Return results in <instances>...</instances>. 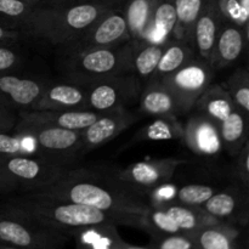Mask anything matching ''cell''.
<instances>
[{
  "label": "cell",
  "instance_id": "6da1fadb",
  "mask_svg": "<svg viewBox=\"0 0 249 249\" xmlns=\"http://www.w3.org/2000/svg\"><path fill=\"white\" fill-rule=\"evenodd\" d=\"M36 194L123 216L140 230L143 228V214L152 206L147 195L129 186L118 177L117 168L104 165L72 168L57 182Z\"/></svg>",
  "mask_w": 249,
  "mask_h": 249
},
{
  "label": "cell",
  "instance_id": "7a4b0ae2",
  "mask_svg": "<svg viewBox=\"0 0 249 249\" xmlns=\"http://www.w3.org/2000/svg\"><path fill=\"white\" fill-rule=\"evenodd\" d=\"M0 213L66 233L71 238L75 231L88 226L113 224L135 228L133 221L123 216L36 192H24L23 195L5 199L0 204Z\"/></svg>",
  "mask_w": 249,
  "mask_h": 249
},
{
  "label": "cell",
  "instance_id": "3957f363",
  "mask_svg": "<svg viewBox=\"0 0 249 249\" xmlns=\"http://www.w3.org/2000/svg\"><path fill=\"white\" fill-rule=\"evenodd\" d=\"M123 2L124 0H109L68 6L36 5L19 32L23 38L28 36L60 49L79 38L102 15Z\"/></svg>",
  "mask_w": 249,
  "mask_h": 249
},
{
  "label": "cell",
  "instance_id": "277c9868",
  "mask_svg": "<svg viewBox=\"0 0 249 249\" xmlns=\"http://www.w3.org/2000/svg\"><path fill=\"white\" fill-rule=\"evenodd\" d=\"M131 48L133 39L113 48L97 49L78 55L57 56L56 67L62 80L88 87L112 75L131 74Z\"/></svg>",
  "mask_w": 249,
  "mask_h": 249
},
{
  "label": "cell",
  "instance_id": "5b68a950",
  "mask_svg": "<svg viewBox=\"0 0 249 249\" xmlns=\"http://www.w3.org/2000/svg\"><path fill=\"white\" fill-rule=\"evenodd\" d=\"M14 133L28 138L32 141L36 157L46 162L74 168L73 165L75 162L85 155L79 130L63 128H31Z\"/></svg>",
  "mask_w": 249,
  "mask_h": 249
},
{
  "label": "cell",
  "instance_id": "8992f818",
  "mask_svg": "<svg viewBox=\"0 0 249 249\" xmlns=\"http://www.w3.org/2000/svg\"><path fill=\"white\" fill-rule=\"evenodd\" d=\"M123 4L102 15L82 36L63 48L56 49L57 56L78 55L97 49L113 48L130 40Z\"/></svg>",
  "mask_w": 249,
  "mask_h": 249
},
{
  "label": "cell",
  "instance_id": "52a82bcc",
  "mask_svg": "<svg viewBox=\"0 0 249 249\" xmlns=\"http://www.w3.org/2000/svg\"><path fill=\"white\" fill-rule=\"evenodd\" d=\"M215 71L209 61L196 56L160 82L173 92L184 114L187 116L192 112L197 100L212 85Z\"/></svg>",
  "mask_w": 249,
  "mask_h": 249
},
{
  "label": "cell",
  "instance_id": "ba28073f",
  "mask_svg": "<svg viewBox=\"0 0 249 249\" xmlns=\"http://www.w3.org/2000/svg\"><path fill=\"white\" fill-rule=\"evenodd\" d=\"M68 235L0 213V242L19 249H63Z\"/></svg>",
  "mask_w": 249,
  "mask_h": 249
},
{
  "label": "cell",
  "instance_id": "9c48e42d",
  "mask_svg": "<svg viewBox=\"0 0 249 249\" xmlns=\"http://www.w3.org/2000/svg\"><path fill=\"white\" fill-rule=\"evenodd\" d=\"M88 89L89 109L104 113L139 102L143 83L134 74H119L91 83Z\"/></svg>",
  "mask_w": 249,
  "mask_h": 249
},
{
  "label": "cell",
  "instance_id": "30bf717a",
  "mask_svg": "<svg viewBox=\"0 0 249 249\" xmlns=\"http://www.w3.org/2000/svg\"><path fill=\"white\" fill-rule=\"evenodd\" d=\"M4 168L24 192H38L57 182L72 168L46 162L34 156H14L0 158Z\"/></svg>",
  "mask_w": 249,
  "mask_h": 249
},
{
  "label": "cell",
  "instance_id": "8fae6325",
  "mask_svg": "<svg viewBox=\"0 0 249 249\" xmlns=\"http://www.w3.org/2000/svg\"><path fill=\"white\" fill-rule=\"evenodd\" d=\"M182 160L177 158L143 160L125 169H118V177L129 186L147 195L169 184Z\"/></svg>",
  "mask_w": 249,
  "mask_h": 249
},
{
  "label": "cell",
  "instance_id": "7c38bea8",
  "mask_svg": "<svg viewBox=\"0 0 249 249\" xmlns=\"http://www.w3.org/2000/svg\"><path fill=\"white\" fill-rule=\"evenodd\" d=\"M202 208L221 223L249 228V190L243 185L216 191Z\"/></svg>",
  "mask_w": 249,
  "mask_h": 249
},
{
  "label": "cell",
  "instance_id": "4fadbf2b",
  "mask_svg": "<svg viewBox=\"0 0 249 249\" xmlns=\"http://www.w3.org/2000/svg\"><path fill=\"white\" fill-rule=\"evenodd\" d=\"M182 142L194 155L215 158L224 151L219 126L198 112H190L184 123Z\"/></svg>",
  "mask_w": 249,
  "mask_h": 249
},
{
  "label": "cell",
  "instance_id": "5bb4252c",
  "mask_svg": "<svg viewBox=\"0 0 249 249\" xmlns=\"http://www.w3.org/2000/svg\"><path fill=\"white\" fill-rule=\"evenodd\" d=\"M101 113L95 111H19L14 131L31 128H63L83 130L94 123Z\"/></svg>",
  "mask_w": 249,
  "mask_h": 249
},
{
  "label": "cell",
  "instance_id": "9a60e30c",
  "mask_svg": "<svg viewBox=\"0 0 249 249\" xmlns=\"http://www.w3.org/2000/svg\"><path fill=\"white\" fill-rule=\"evenodd\" d=\"M87 111L89 109V89L75 83L48 80L38 101L29 111ZM90 111V109H89Z\"/></svg>",
  "mask_w": 249,
  "mask_h": 249
},
{
  "label": "cell",
  "instance_id": "2e32d148",
  "mask_svg": "<svg viewBox=\"0 0 249 249\" xmlns=\"http://www.w3.org/2000/svg\"><path fill=\"white\" fill-rule=\"evenodd\" d=\"M49 79L0 73V105L14 111H29L38 101Z\"/></svg>",
  "mask_w": 249,
  "mask_h": 249
},
{
  "label": "cell",
  "instance_id": "e0dca14e",
  "mask_svg": "<svg viewBox=\"0 0 249 249\" xmlns=\"http://www.w3.org/2000/svg\"><path fill=\"white\" fill-rule=\"evenodd\" d=\"M138 114L129 108H116L101 113L94 123L80 130L85 155L100 146L108 143L138 122Z\"/></svg>",
  "mask_w": 249,
  "mask_h": 249
},
{
  "label": "cell",
  "instance_id": "ac0fdd59",
  "mask_svg": "<svg viewBox=\"0 0 249 249\" xmlns=\"http://www.w3.org/2000/svg\"><path fill=\"white\" fill-rule=\"evenodd\" d=\"M249 49L247 32L242 26L223 18L216 38L211 63L215 70H223L235 65Z\"/></svg>",
  "mask_w": 249,
  "mask_h": 249
},
{
  "label": "cell",
  "instance_id": "d6986e66",
  "mask_svg": "<svg viewBox=\"0 0 249 249\" xmlns=\"http://www.w3.org/2000/svg\"><path fill=\"white\" fill-rule=\"evenodd\" d=\"M223 18L216 0H209L196 21L192 33V45L198 57L211 62Z\"/></svg>",
  "mask_w": 249,
  "mask_h": 249
},
{
  "label": "cell",
  "instance_id": "ffe728a7",
  "mask_svg": "<svg viewBox=\"0 0 249 249\" xmlns=\"http://www.w3.org/2000/svg\"><path fill=\"white\" fill-rule=\"evenodd\" d=\"M139 108L145 116L157 117H185L177 97L160 80H150L143 84L139 99Z\"/></svg>",
  "mask_w": 249,
  "mask_h": 249
},
{
  "label": "cell",
  "instance_id": "44dd1931",
  "mask_svg": "<svg viewBox=\"0 0 249 249\" xmlns=\"http://www.w3.org/2000/svg\"><path fill=\"white\" fill-rule=\"evenodd\" d=\"M167 41H152L148 39L134 40L133 39L130 71L131 74L136 75L143 84L150 82L155 75Z\"/></svg>",
  "mask_w": 249,
  "mask_h": 249
},
{
  "label": "cell",
  "instance_id": "7402d4cb",
  "mask_svg": "<svg viewBox=\"0 0 249 249\" xmlns=\"http://www.w3.org/2000/svg\"><path fill=\"white\" fill-rule=\"evenodd\" d=\"M245 229L216 223L199 229L195 233L198 249H241Z\"/></svg>",
  "mask_w": 249,
  "mask_h": 249
},
{
  "label": "cell",
  "instance_id": "603a6c76",
  "mask_svg": "<svg viewBox=\"0 0 249 249\" xmlns=\"http://www.w3.org/2000/svg\"><path fill=\"white\" fill-rule=\"evenodd\" d=\"M236 107L223 84H212L197 100L192 111L203 114L219 125Z\"/></svg>",
  "mask_w": 249,
  "mask_h": 249
},
{
  "label": "cell",
  "instance_id": "cb8c5ba5",
  "mask_svg": "<svg viewBox=\"0 0 249 249\" xmlns=\"http://www.w3.org/2000/svg\"><path fill=\"white\" fill-rule=\"evenodd\" d=\"M156 4L157 0H124L122 7L128 23L130 39L150 40Z\"/></svg>",
  "mask_w": 249,
  "mask_h": 249
},
{
  "label": "cell",
  "instance_id": "d4e9b609",
  "mask_svg": "<svg viewBox=\"0 0 249 249\" xmlns=\"http://www.w3.org/2000/svg\"><path fill=\"white\" fill-rule=\"evenodd\" d=\"M156 204L162 207L172 216V219L179 226L181 232L187 233V235L195 236V233L204 226L221 223V221L216 220L215 218L209 215L202 207L184 206V204L173 201L160 202V203Z\"/></svg>",
  "mask_w": 249,
  "mask_h": 249
},
{
  "label": "cell",
  "instance_id": "484cf974",
  "mask_svg": "<svg viewBox=\"0 0 249 249\" xmlns=\"http://www.w3.org/2000/svg\"><path fill=\"white\" fill-rule=\"evenodd\" d=\"M218 126L224 151L236 157L249 139V117L236 107Z\"/></svg>",
  "mask_w": 249,
  "mask_h": 249
},
{
  "label": "cell",
  "instance_id": "4316f807",
  "mask_svg": "<svg viewBox=\"0 0 249 249\" xmlns=\"http://www.w3.org/2000/svg\"><path fill=\"white\" fill-rule=\"evenodd\" d=\"M72 238L75 249H117L123 241L113 224L83 228L75 231Z\"/></svg>",
  "mask_w": 249,
  "mask_h": 249
},
{
  "label": "cell",
  "instance_id": "83f0119b",
  "mask_svg": "<svg viewBox=\"0 0 249 249\" xmlns=\"http://www.w3.org/2000/svg\"><path fill=\"white\" fill-rule=\"evenodd\" d=\"M196 56V51H195L192 44L170 38L167 41V45L163 51L157 70H156L155 75L151 80H160L168 77L172 73L177 72L179 68L186 65L189 61H191Z\"/></svg>",
  "mask_w": 249,
  "mask_h": 249
},
{
  "label": "cell",
  "instance_id": "f1b7e54d",
  "mask_svg": "<svg viewBox=\"0 0 249 249\" xmlns=\"http://www.w3.org/2000/svg\"><path fill=\"white\" fill-rule=\"evenodd\" d=\"M209 0H175L177 24L172 38L192 44V33L199 15Z\"/></svg>",
  "mask_w": 249,
  "mask_h": 249
},
{
  "label": "cell",
  "instance_id": "f546056e",
  "mask_svg": "<svg viewBox=\"0 0 249 249\" xmlns=\"http://www.w3.org/2000/svg\"><path fill=\"white\" fill-rule=\"evenodd\" d=\"M184 123L178 117H157L139 130L135 141L182 140Z\"/></svg>",
  "mask_w": 249,
  "mask_h": 249
},
{
  "label": "cell",
  "instance_id": "4dcf8cb0",
  "mask_svg": "<svg viewBox=\"0 0 249 249\" xmlns=\"http://www.w3.org/2000/svg\"><path fill=\"white\" fill-rule=\"evenodd\" d=\"M175 24H177L175 0H157L153 11L150 40L167 41L168 39L172 38Z\"/></svg>",
  "mask_w": 249,
  "mask_h": 249
},
{
  "label": "cell",
  "instance_id": "1f68e13d",
  "mask_svg": "<svg viewBox=\"0 0 249 249\" xmlns=\"http://www.w3.org/2000/svg\"><path fill=\"white\" fill-rule=\"evenodd\" d=\"M142 231L147 232L151 238L182 233L172 216L157 204H152L151 208L143 214Z\"/></svg>",
  "mask_w": 249,
  "mask_h": 249
},
{
  "label": "cell",
  "instance_id": "d6a6232c",
  "mask_svg": "<svg viewBox=\"0 0 249 249\" xmlns=\"http://www.w3.org/2000/svg\"><path fill=\"white\" fill-rule=\"evenodd\" d=\"M34 6L23 0H0V26L21 31Z\"/></svg>",
  "mask_w": 249,
  "mask_h": 249
},
{
  "label": "cell",
  "instance_id": "836d02e7",
  "mask_svg": "<svg viewBox=\"0 0 249 249\" xmlns=\"http://www.w3.org/2000/svg\"><path fill=\"white\" fill-rule=\"evenodd\" d=\"M233 104L249 117V72L247 70H237L225 83Z\"/></svg>",
  "mask_w": 249,
  "mask_h": 249
},
{
  "label": "cell",
  "instance_id": "e575fe53",
  "mask_svg": "<svg viewBox=\"0 0 249 249\" xmlns=\"http://www.w3.org/2000/svg\"><path fill=\"white\" fill-rule=\"evenodd\" d=\"M14 156H34L32 141L26 136L10 131H0V158L14 157Z\"/></svg>",
  "mask_w": 249,
  "mask_h": 249
},
{
  "label": "cell",
  "instance_id": "d590c367",
  "mask_svg": "<svg viewBox=\"0 0 249 249\" xmlns=\"http://www.w3.org/2000/svg\"><path fill=\"white\" fill-rule=\"evenodd\" d=\"M218 190L211 185L190 184L185 185L177 192L175 201L177 203L190 207H202Z\"/></svg>",
  "mask_w": 249,
  "mask_h": 249
},
{
  "label": "cell",
  "instance_id": "8d00e7d4",
  "mask_svg": "<svg viewBox=\"0 0 249 249\" xmlns=\"http://www.w3.org/2000/svg\"><path fill=\"white\" fill-rule=\"evenodd\" d=\"M216 2L224 18L242 26L249 39V0H216Z\"/></svg>",
  "mask_w": 249,
  "mask_h": 249
},
{
  "label": "cell",
  "instance_id": "74e56055",
  "mask_svg": "<svg viewBox=\"0 0 249 249\" xmlns=\"http://www.w3.org/2000/svg\"><path fill=\"white\" fill-rule=\"evenodd\" d=\"M150 247L152 249H198L195 236L187 233H175L151 238Z\"/></svg>",
  "mask_w": 249,
  "mask_h": 249
},
{
  "label": "cell",
  "instance_id": "f35d334b",
  "mask_svg": "<svg viewBox=\"0 0 249 249\" xmlns=\"http://www.w3.org/2000/svg\"><path fill=\"white\" fill-rule=\"evenodd\" d=\"M24 55L17 44L0 43V73H17L23 67Z\"/></svg>",
  "mask_w": 249,
  "mask_h": 249
},
{
  "label": "cell",
  "instance_id": "ab89813d",
  "mask_svg": "<svg viewBox=\"0 0 249 249\" xmlns=\"http://www.w3.org/2000/svg\"><path fill=\"white\" fill-rule=\"evenodd\" d=\"M236 175L240 184L249 189V139L236 156Z\"/></svg>",
  "mask_w": 249,
  "mask_h": 249
},
{
  "label": "cell",
  "instance_id": "60d3db41",
  "mask_svg": "<svg viewBox=\"0 0 249 249\" xmlns=\"http://www.w3.org/2000/svg\"><path fill=\"white\" fill-rule=\"evenodd\" d=\"M18 122V112L0 105V131L10 133L14 131Z\"/></svg>",
  "mask_w": 249,
  "mask_h": 249
},
{
  "label": "cell",
  "instance_id": "b9f144b4",
  "mask_svg": "<svg viewBox=\"0 0 249 249\" xmlns=\"http://www.w3.org/2000/svg\"><path fill=\"white\" fill-rule=\"evenodd\" d=\"M21 190L18 182L4 169L0 167V194L7 195V194H14Z\"/></svg>",
  "mask_w": 249,
  "mask_h": 249
},
{
  "label": "cell",
  "instance_id": "7bdbcfd3",
  "mask_svg": "<svg viewBox=\"0 0 249 249\" xmlns=\"http://www.w3.org/2000/svg\"><path fill=\"white\" fill-rule=\"evenodd\" d=\"M22 38H23V36H22V33L19 31L9 29L0 26V43L18 44Z\"/></svg>",
  "mask_w": 249,
  "mask_h": 249
},
{
  "label": "cell",
  "instance_id": "ee69618b",
  "mask_svg": "<svg viewBox=\"0 0 249 249\" xmlns=\"http://www.w3.org/2000/svg\"><path fill=\"white\" fill-rule=\"evenodd\" d=\"M109 0H44L41 4L43 6H68V5L77 4H90V2H102Z\"/></svg>",
  "mask_w": 249,
  "mask_h": 249
},
{
  "label": "cell",
  "instance_id": "f6af8a7d",
  "mask_svg": "<svg viewBox=\"0 0 249 249\" xmlns=\"http://www.w3.org/2000/svg\"><path fill=\"white\" fill-rule=\"evenodd\" d=\"M117 249H152L148 246V247H141V246H134V245H130V243H126L124 242V241H122L121 245L117 247Z\"/></svg>",
  "mask_w": 249,
  "mask_h": 249
},
{
  "label": "cell",
  "instance_id": "bcb514c9",
  "mask_svg": "<svg viewBox=\"0 0 249 249\" xmlns=\"http://www.w3.org/2000/svg\"><path fill=\"white\" fill-rule=\"evenodd\" d=\"M241 249H249V228L245 229L242 242H241Z\"/></svg>",
  "mask_w": 249,
  "mask_h": 249
},
{
  "label": "cell",
  "instance_id": "7dc6e473",
  "mask_svg": "<svg viewBox=\"0 0 249 249\" xmlns=\"http://www.w3.org/2000/svg\"><path fill=\"white\" fill-rule=\"evenodd\" d=\"M0 249H19V248L14 247V246H10V245H5V243L0 242Z\"/></svg>",
  "mask_w": 249,
  "mask_h": 249
},
{
  "label": "cell",
  "instance_id": "c3c4849f",
  "mask_svg": "<svg viewBox=\"0 0 249 249\" xmlns=\"http://www.w3.org/2000/svg\"><path fill=\"white\" fill-rule=\"evenodd\" d=\"M23 1L31 2V4H33V5H39V4H41L44 0H23Z\"/></svg>",
  "mask_w": 249,
  "mask_h": 249
},
{
  "label": "cell",
  "instance_id": "681fc988",
  "mask_svg": "<svg viewBox=\"0 0 249 249\" xmlns=\"http://www.w3.org/2000/svg\"><path fill=\"white\" fill-rule=\"evenodd\" d=\"M247 71L249 72V55H248V62H247Z\"/></svg>",
  "mask_w": 249,
  "mask_h": 249
},
{
  "label": "cell",
  "instance_id": "f907efd6",
  "mask_svg": "<svg viewBox=\"0 0 249 249\" xmlns=\"http://www.w3.org/2000/svg\"><path fill=\"white\" fill-rule=\"evenodd\" d=\"M248 190H249V189H248Z\"/></svg>",
  "mask_w": 249,
  "mask_h": 249
}]
</instances>
